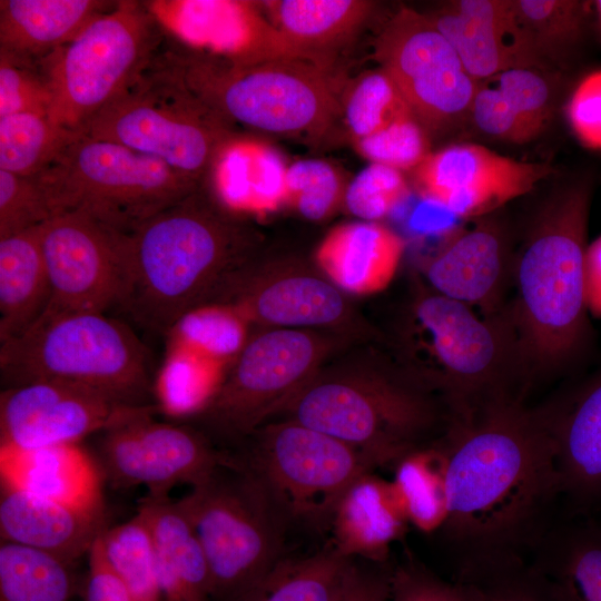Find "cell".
I'll list each match as a JSON object with an SVG mask.
<instances>
[{
  "mask_svg": "<svg viewBox=\"0 0 601 601\" xmlns=\"http://www.w3.org/2000/svg\"><path fill=\"white\" fill-rule=\"evenodd\" d=\"M449 513L442 532L460 548L459 574L524 565L542 519L562 494L555 446L540 406L504 396L447 417Z\"/></svg>",
  "mask_w": 601,
  "mask_h": 601,
  "instance_id": "obj_1",
  "label": "cell"
},
{
  "mask_svg": "<svg viewBox=\"0 0 601 601\" xmlns=\"http://www.w3.org/2000/svg\"><path fill=\"white\" fill-rule=\"evenodd\" d=\"M384 332V351L416 385L437 398L447 417L531 387L506 306L485 315L444 296L417 274Z\"/></svg>",
  "mask_w": 601,
  "mask_h": 601,
  "instance_id": "obj_2",
  "label": "cell"
},
{
  "mask_svg": "<svg viewBox=\"0 0 601 601\" xmlns=\"http://www.w3.org/2000/svg\"><path fill=\"white\" fill-rule=\"evenodd\" d=\"M592 194L588 177L552 190L515 250L514 296L506 309L531 386L575 367L592 341L584 279Z\"/></svg>",
  "mask_w": 601,
  "mask_h": 601,
  "instance_id": "obj_3",
  "label": "cell"
},
{
  "mask_svg": "<svg viewBox=\"0 0 601 601\" xmlns=\"http://www.w3.org/2000/svg\"><path fill=\"white\" fill-rule=\"evenodd\" d=\"M257 257L256 234L200 188L125 236L118 306L140 326L168 334L187 313L218 303Z\"/></svg>",
  "mask_w": 601,
  "mask_h": 601,
  "instance_id": "obj_4",
  "label": "cell"
},
{
  "mask_svg": "<svg viewBox=\"0 0 601 601\" xmlns=\"http://www.w3.org/2000/svg\"><path fill=\"white\" fill-rule=\"evenodd\" d=\"M278 417L335 437L378 467L430 444L447 413L384 349H367L325 363L272 418Z\"/></svg>",
  "mask_w": 601,
  "mask_h": 601,
  "instance_id": "obj_5",
  "label": "cell"
},
{
  "mask_svg": "<svg viewBox=\"0 0 601 601\" xmlns=\"http://www.w3.org/2000/svg\"><path fill=\"white\" fill-rule=\"evenodd\" d=\"M81 134L158 158L200 185L235 137L189 87L169 48H160Z\"/></svg>",
  "mask_w": 601,
  "mask_h": 601,
  "instance_id": "obj_6",
  "label": "cell"
},
{
  "mask_svg": "<svg viewBox=\"0 0 601 601\" xmlns=\"http://www.w3.org/2000/svg\"><path fill=\"white\" fill-rule=\"evenodd\" d=\"M146 346L105 313L46 309L21 334L1 342L2 390L38 381L88 385L131 405L149 402Z\"/></svg>",
  "mask_w": 601,
  "mask_h": 601,
  "instance_id": "obj_7",
  "label": "cell"
},
{
  "mask_svg": "<svg viewBox=\"0 0 601 601\" xmlns=\"http://www.w3.org/2000/svg\"><path fill=\"white\" fill-rule=\"evenodd\" d=\"M33 177L52 216L78 213L122 235L201 188L158 158L82 134Z\"/></svg>",
  "mask_w": 601,
  "mask_h": 601,
  "instance_id": "obj_8",
  "label": "cell"
},
{
  "mask_svg": "<svg viewBox=\"0 0 601 601\" xmlns=\"http://www.w3.org/2000/svg\"><path fill=\"white\" fill-rule=\"evenodd\" d=\"M169 49L189 87L229 124L278 135L316 136L341 112L335 87L315 61L278 59L242 66Z\"/></svg>",
  "mask_w": 601,
  "mask_h": 601,
  "instance_id": "obj_9",
  "label": "cell"
},
{
  "mask_svg": "<svg viewBox=\"0 0 601 601\" xmlns=\"http://www.w3.org/2000/svg\"><path fill=\"white\" fill-rule=\"evenodd\" d=\"M180 501L207 559L210 601H238L285 556L287 521L230 453Z\"/></svg>",
  "mask_w": 601,
  "mask_h": 601,
  "instance_id": "obj_10",
  "label": "cell"
},
{
  "mask_svg": "<svg viewBox=\"0 0 601 601\" xmlns=\"http://www.w3.org/2000/svg\"><path fill=\"white\" fill-rule=\"evenodd\" d=\"M229 452L278 508L288 525L331 526L337 504L377 465L351 445L289 418L259 425Z\"/></svg>",
  "mask_w": 601,
  "mask_h": 601,
  "instance_id": "obj_11",
  "label": "cell"
},
{
  "mask_svg": "<svg viewBox=\"0 0 601 601\" xmlns=\"http://www.w3.org/2000/svg\"><path fill=\"white\" fill-rule=\"evenodd\" d=\"M164 40L161 22L147 6L116 2L73 40L38 62L51 93L49 118L81 134L148 65Z\"/></svg>",
  "mask_w": 601,
  "mask_h": 601,
  "instance_id": "obj_12",
  "label": "cell"
},
{
  "mask_svg": "<svg viewBox=\"0 0 601 601\" xmlns=\"http://www.w3.org/2000/svg\"><path fill=\"white\" fill-rule=\"evenodd\" d=\"M347 341L311 329L253 331L196 415L216 437L240 443L272 418Z\"/></svg>",
  "mask_w": 601,
  "mask_h": 601,
  "instance_id": "obj_13",
  "label": "cell"
},
{
  "mask_svg": "<svg viewBox=\"0 0 601 601\" xmlns=\"http://www.w3.org/2000/svg\"><path fill=\"white\" fill-rule=\"evenodd\" d=\"M375 58L425 129L469 118L479 81L428 16L401 8L376 39Z\"/></svg>",
  "mask_w": 601,
  "mask_h": 601,
  "instance_id": "obj_14",
  "label": "cell"
},
{
  "mask_svg": "<svg viewBox=\"0 0 601 601\" xmlns=\"http://www.w3.org/2000/svg\"><path fill=\"white\" fill-rule=\"evenodd\" d=\"M218 304L233 307L253 331L311 329L346 339L378 336L358 316L346 292L318 266L297 260L257 257Z\"/></svg>",
  "mask_w": 601,
  "mask_h": 601,
  "instance_id": "obj_15",
  "label": "cell"
},
{
  "mask_svg": "<svg viewBox=\"0 0 601 601\" xmlns=\"http://www.w3.org/2000/svg\"><path fill=\"white\" fill-rule=\"evenodd\" d=\"M146 412L101 433L96 462L104 480L117 489L146 486L148 494L168 495L178 484L195 486L229 460L203 431L158 422Z\"/></svg>",
  "mask_w": 601,
  "mask_h": 601,
  "instance_id": "obj_16",
  "label": "cell"
},
{
  "mask_svg": "<svg viewBox=\"0 0 601 601\" xmlns=\"http://www.w3.org/2000/svg\"><path fill=\"white\" fill-rule=\"evenodd\" d=\"M125 236L78 213L39 227L50 284L46 309L97 312L118 305L125 282Z\"/></svg>",
  "mask_w": 601,
  "mask_h": 601,
  "instance_id": "obj_17",
  "label": "cell"
},
{
  "mask_svg": "<svg viewBox=\"0 0 601 601\" xmlns=\"http://www.w3.org/2000/svg\"><path fill=\"white\" fill-rule=\"evenodd\" d=\"M156 405L138 406L98 388L65 381H38L2 390L0 445L36 449L79 444Z\"/></svg>",
  "mask_w": 601,
  "mask_h": 601,
  "instance_id": "obj_18",
  "label": "cell"
},
{
  "mask_svg": "<svg viewBox=\"0 0 601 601\" xmlns=\"http://www.w3.org/2000/svg\"><path fill=\"white\" fill-rule=\"evenodd\" d=\"M414 170L416 190L425 201L455 217L473 219L526 195L552 168L481 145L459 144L431 152Z\"/></svg>",
  "mask_w": 601,
  "mask_h": 601,
  "instance_id": "obj_19",
  "label": "cell"
},
{
  "mask_svg": "<svg viewBox=\"0 0 601 601\" xmlns=\"http://www.w3.org/2000/svg\"><path fill=\"white\" fill-rule=\"evenodd\" d=\"M490 216L446 231L417 273L433 290L485 315L506 306L515 256L505 229Z\"/></svg>",
  "mask_w": 601,
  "mask_h": 601,
  "instance_id": "obj_20",
  "label": "cell"
},
{
  "mask_svg": "<svg viewBox=\"0 0 601 601\" xmlns=\"http://www.w3.org/2000/svg\"><path fill=\"white\" fill-rule=\"evenodd\" d=\"M476 81L543 60L509 0H459L427 14Z\"/></svg>",
  "mask_w": 601,
  "mask_h": 601,
  "instance_id": "obj_21",
  "label": "cell"
},
{
  "mask_svg": "<svg viewBox=\"0 0 601 601\" xmlns=\"http://www.w3.org/2000/svg\"><path fill=\"white\" fill-rule=\"evenodd\" d=\"M540 408L554 442L562 493L581 506L601 502V366Z\"/></svg>",
  "mask_w": 601,
  "mask_h": 601,
  "instance_id": "obj_22",
  "label": "cell"
},
{
  "mask_svg": "<svg viewBox=\"0 0 601 601\" xmlns=\"http://www.w3.org/2000/svg\"><path fill=\"white\" fill-rule=\"evenodd\" d=\"M258 3L183 2L179 27L191 45L234 65L278 59L311 60L274 26Z\"/></svg>",
  "mask_w": 601,
  "mask_h": 601,
  "instance_id": "obj_23",
  "label": "cell"
},
{
  "mask_svg": "<svg viewBox=\"0 0 601 601\" xmlns=\"http://www.w3.org/2000/svg\"><path fill=\"white\" fill-rule=\"evenodd\" d=\"M332 544L284 556L238 601H390L391 570L372 571Z\"/></svg>",
  "mask_w": 601,
  "mask_h": 601,
  "instance_id": "obj_24",
  "label": "cell"
},
{
  "mask_svg": "<svg viewBox=\"0 0 601 601\" xmlns=\"http://www.w3.org/2000/svg\"><path fill=\"white\" fill-rule=\"evenodd\" d=\"M0 479L2 486L104 513L101 471L79 444L36 449L0 445Z\"/></svg>",
  "mask_w": 601,
  "mask_h": 601,
  "instance_id": "obj_25",
  "label": "cell"
},
{
  "mask_svg": "<svg viewBox=\"0 0 601 601\" xmlns=\"http://www.w3.org/2000/svg\"><path fill=\"white\" fill-rule=\"evenodd\" d=\"M554 109L553 86L542 69L518 67L477 82L469 118L484 135L522 145L546 129Z\"/></svg>",
  "mask_w": 601,
  "mask_h": 601,
  "instance_id": "obj_26",
  "label": "cell"
},
{
  "mask_svg": "<svg viewBox=\"0 0 601 601\" xmlns=\"http://www.w3.org/2000/svg\"><path fill=\"white\" fill-rule=\"evenodd\" d=\"M107 526L104 513L72 508L1 485V541L37 549L75 563Z\"/></svg>",
  "mask_w": 601,
  "mask_h": 601,
  "instance_id": "obj_27",
  "label": "cell"
},
{
  "mask_svg": "<svg viewBox=\"0 0 601 601\" xmlns=\"http://www.w3.org/2000/svg\"><path fill=\"white\" fill-rule=\"evenodd\" d=\"M408 525L392 482L371 471L355 480L337 504L331 544L347 556L383 563Z\"/></svg>",
  "mask_w": 601,
  "mask_h": 601,
  "instance_id": "obj_28",
  "label": "cell"
},
{
  "mask_svg": "<svg viewBox=\"0 0 601 601\" xmlns=\"http://www.w3.org/2000/svg\"><path fill=\"white\" fill-rule=\"evenodd\" d=\"M404 249V239L387 226L354 221L325 236L316 252V264L344 292L373 294L392 282Z\"/></svg>",
  "mask_w": 601,
  "mask_h": 601,
  "instance_id": "obj_29",
  "label": "cell"
},
{
  "mask_svg": "<svg viewBox=\"0 0 601 601\" xmlns=\"http://www.w3.org/2000/svg\"><path fill=\"white\" fill-rule=\"evenodd\" d=\"M139 506L152 531L162 601H210L207 559L181 501L148 494Z\"/></svg>",
  "mask_w": 601,
  "mask_h": 601,
  "instance_id": "obj_30",
  "label": "cell"
},
{
  "mask_svg": "<svg viewBox=\"0 0 601 601\" xmlns=\"http://www.w3.org/2000/svg\"><path fill=\"white\" fill-rule=\"evenodd\" d=\"M116 2L1 0L0 52L38 63L73 40Z\"/></svg>",
  "mask_w": 601,
  "mask_h": 601,
  "instance_id": "obj_31",
  "label": "cell"
},
{
  "mask_svg": "<svg viewBox=\"0 0 601 601\" xmlns=\"http://www.w3.org/2000/svg\"><path fill=\"white\" fill-rule=\"evenodd\" d=\"M287 168L285 158L274 146L234 137L221 150L211 178L225 207L267 214L286 205Z\"/></svg>",
  "mask_w": 601,
  "mask_h": 601,
  "instance_id": "obj_32",
  "label": "cell"
},
{
  "mask_svg": "<svg viewBox=\"0 0 601 601\" xmlns=\"http://www.w3.org/2000/svg\"><path fill=\"white\" fill-rule=\"evenodd\" d=\"M526 568L551 601H601V526L555 533Z\"/></svg>",
  "mask_w": 601,
  "mask_h": 601,
  "instance_id": "obj_33",
  "label": "cell"
},
{
  "mask_svg": "<svg viewBox=\"0 0 601 601\" xmlns=\"http://www.w3.org/2000/svg\"><path fill=\"white\" fill-rule=\"evenodd\" d=\"M50 284L39 227L0 239V343L24 332L46 311Z\"/></svg>",
  "mask_w": 601,
  "mask_h": 601,
  "instance_id": "obj_34",
  "label": "cell"
},
{
  "mask_svg": "<svg viewBox=\"0 0 601 601\" xmlns=\"http://www.w3.org/2000/svg\"><path fill=\"white\" fill-rule=\"evenodd\" d=\"M262 7L274 26L306 57L321 63V52L343 43L374 7L366 0H270Z\"/></svg>",
  "mask_w": 601,
  "mask_h": 601,
  "instance_id": "obj_35",
  "label": "cell"
},
{
  "mask_svg": "<svg viewBox=\"0 0 601 601\" xmlns=\"http://www.w3.org/2000/svg\"><path fill=\"white\" fill-rule=\"evenodd\" d=\"M391 482L410 524L424 533L442 530L449 513L447 456L439 439L398 460Z\"/></svg>",
  "mask_w": 601,
  "mask_h": 601,
  "instance_id": "obj_36",
  "label": "cell"
},
{
  "mask_svg": "<svg viewBox=\"0 0 601 601\" xmlns=\"http://www.w3.org/2000/svg\"><path fill=\"white\" fill-rule=\"evenodd\" d=\"M75 563L37 549L1 541L0 601H72Z\"/></svg>",
  "mask_w": 601,
  "mask_h": 601,
  "instance_id": "obj_37",
  "label": "cell"
},
{
  "mask_svg": "<svg viewBox=\"0 0 601 601\" xmlns=\"http://www.w3.org/2000/svg\"><path fill=\"white\" fill-rule=\"evenodd\" d=\"M79 135L48 116L14 114L0 118V170L33 177Z\"/></svg>",
  "mask_w": 601,
  "mask_h": 601,
  "instance_id": "obj_38",
  "label": "cell"
},
{
  "mask_svg": "<svg viewBox=\"0 0 601 601\" xmlns=\"http://www.w3.org/2000/svg\"><path fill=\"white\" fill-rule=\"evenodd\" d=\"M105 558L136 601H162L156 573V549L149 519L140 506L129 521L99 535Z\"/></svg>",
  "mask_w": 601,
  "mask_h": 601,
  "instance_id": "obj_39",
  "label": "cell"
},
{
  "mask_svg": "<svg viewBox=\"0 0 601 601\" xmlns=\"http://www.w3.org/2000/svg\"><path fill=\"white\" fill-rule=\"evenodd\" d=\"M514 7L542 60L560 59L577 49L593 19L592 1L518 0Z\"/></svg>",
  "mask_w": 601,
  "mask_h": 601,
  "instance_id": "obj_40",
  "label": "cell"
},
{
  "mask_svg": "<svg viewBox=\"0 0 601 601\" xmlns=\"http://www.w3.org/2000/svg\"><path fill=\"white\" fill-rule=\"evenodd\" d=\"M249 325L229 305L208 304L184 315L169 331L171 346L227 365L249 337Z\"/></svg>",
  "mask_w": 601,
  "mask_h": 601,
  "instance_id": "obj_41",
  "label": "cell"
},
{
  "mask_svg": "<svg viewBox=\"0 0 601 601\" xmlns=\"http://www.w3.org/2000/svg\"><path fill=\"white\" fill-rule=\"evenodd\" d=\"M227 366L185 348L171 346L161 370L158 395L171 413L197 414L218 388Z\"/></svg>",
  "mask_w": 601,
  "mask_h": 601,
  "instance_id": "obj_42",
  "label": "cell"
},
{
  "mask_svg": "<svg viewBox=\"0 0 601 601\" xmlns=\"http://www.w3.org/2000/svg\"><path fill=\"white\" fill-rule=\"evenodd\" d=\"M344 112L355 140L414 116L396 85L382 69L367 72L356 81L347 95Z\"/></svg>",
  "mask_w": 601,
  "mask_h": 601,
  "instance_id": "obj_43",
  "label": "cell"
},
{
  "mask_svg": "<svg viewBox=\"0 0 601 601\" xmlns=\"http://www.w3.org/2000/svg\"><path fill=\"white\" fill-rule=\"evenodd\" d=\"M347 185L329 162L302 159L288 165L286 175V204L308 220L328 217L344 200Z\"/></svg>",
  "mask_w": 601,
  "mask_h": 601,
  "instance_id": "obj_44",
  "label": "cell"
},
{
  "mask_svg": "<svg viewBox=\"0 0 601 601\" xmlns=\"http://www.w3.org/2000/svg\"><path fill=\"white\" fill-rule=\"evenodd\" d=\"M410 193L401 170L371 162L347 185L343 201L362 221L378 223L404 203Z\"/></svg>",
  "mask_w": 601,
  "mask_h": 601,
  "instance_id": "obj_45",
  "label": "cell"
},
{
  "mask_svg": "<svg viewBox=\"0 0 601 601\" xmlns=\"http://www.w3.org/2000/svg\"><path fill=\"white\" fill-rule=\"evenodd\" d=\"M359 154L371 162L397 170L415 169L431 154L425 128L414 117L400 119L380 132L356 140Z\"/></svg>",
  "mask_w": 601,
  "mask_h": 601,
  "instance_id": "obj_46",
  "label": "cell"
},
{
  "mask_svg": "<svg viewBox=\"0 0 601 601\" xmlns=\"http://www.w3.org/2000/svg\"><path fill=\"white\" fill-rule=\"evenodd\" d=\"M51 93L36 62L0 52V118L14 114L49 117Z\"/></svg>",
  "mask_w": 601,
  "mask_h": 601,
  "instance_id": "obj_47",
  "label": "cell"
},
{
  "mask_svg": "<svg viewBox=\"0 0 601 601\" xmlns=\"http://www.w3.org/2000/svg\"><path fill=\"white\" fill-rule=\"evenodd\" d=\"M52 213L35 177L0 170V239L40 227Z\"/></svg>",
  "mask_w": 601,
  "mask_h": 601,
  "instance_id": "obj_48",
  "label": "cell"
},
{
  "mask_svg": "<svg viewBox=\"0 0 601 601\" xmlns=\"http://www.w3.org/2000/svg\"><path fill=\"white\" fill-rule=\"evenodd\" d=\"M472 601H551L525 565L459 575Z\"/></svg>",
  "mask_w": 601,
  "mask_h": 601,
  "instance_id": "obj_49",
  "label": "cell"
},
{
  "mask_svg": "<svg viewBox=\"0 0 601 601\" xmlns=\"http://www.w3.org/2000/svg\"><path fill=\"white\" fill-rule=\"evenodd\" d=\"M390 601L472 600L459 581H444L423 565L406 561L391 570Z\"/></svg>",
  "mask_w": 601,
  "mask_h": 601,
  "instance_id": "obj_50",
  "label": "cell"
},
{
  "mask_svg": "<svg viewBox=\"0 0 601 601\" xmlns=\"http://www.w3.org/2000/svg\"><path fill=\"white\" fill-rule=\"evenodd\" d=\"M566 114L577 138L585 147L601 150V69L580 80L570 97Z\"/></svg>",
  "mask_w": 601,
  "mask_h": 601,
  "instance_id": "obj_51",
  "label": "cell"
},
{
  "mask_svg": "<svg viewBox=\"0 0 601 601\" xmlns=\"http://www.w3.org/2000/svg\"><path fill=\"white\" fill-rule=\"evenodd\" d=\"M83 601H136L127 585L108 564L99 536L88 553Z\"/></svg>",
  "mask_w": 601,
  "mask_h": 601,
  "instance_id": "obj_52",
  "label": "cell"
},
{
  "mask_svg": "<svg viewBox=\"0 0 601 601\" xmlns=\"http://www.w3.org/2000/svg\"><path fill=\"white\" fill-rule=\"evenodd\" d=\"M584 279L589 315L601 318V235L588 245Z\"/></svg>",
  "mask_w": 601,
  "mask_h": 601,
  "instance_id": "obj_53",
  "label": "cell"
},
{
  "mask_svg": "<svg viewBox=\"0 0 601 601\" xmlns=\"http://www.w3.org/2000/svg\"><path fill=\"white\" fill-rule=\"evenodd\" d=\"M592 9L595 29L601 40V0L592 1Z\"/></svg>",
  "mask_w": 601,
  "mask_h": 601,
  "instance_id": "obj_54",
  "label": "cell"
}]
</instances>
